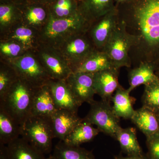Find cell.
<instances>
[{
    "mask_svg": "<svg viewBox=\"0 0 159 159\" xmlns=\"http://www.w3.org/2000/svg\"><path fill=\"white\" fill-rule=\"evenodd\" d=\"M19 77L25 80L35 87L47 84L49 76L34 58L25 56L15 64ZM48 81V80H47Z\"/></svg>",
    "mask_w": 159,
    "mask_h": 159,
    "instance_id": "7",
    "label": "cell"
},
{
    "mask_svg": "<svg viewBox=\"0 0 159 159\" xmlns=\"http://www.w3.org/2000/svg\"><path fill=\"white\" fill-rule=\"evenodd\" d=\"M21 134V126L0 107V144L7 145L19 138Z\"/></svg>",
    "mask_w": 159,
    "mask_h": 159,
    "instance_id": "15",
    "label": "cell"
},
{
    "mask_svg": "<svg viewBox=\"0 0 159 159\" xmlns=\"http://www.w3.org/2000/svg\"><path fill=\"white\" fill-rule=\"evenodd\" d=\"M14 13V9L9 5H2L0 6V22L5 25L11 21Z\"/></svg>",
    "mask_w": 159,
    "mask_h": 159,
    "instance_id": "31",
    "label": "cell"
},
{
    "mask_svg": "<svg viewBox=\"0 0 159 159\" xmlns=\"http://www.w3.org/2000/svg\"><path fill=\"white\" fill-rule=\"evenodd\" d=\"M80 21L79 18L76 16L63 18L52 19L46 29V33L50 37H56L77 28L80 24Z\"/></svg>",
    "mask_w": 159,
    "mask_h": 159,
    "instance_id": "22",
    "label": "cell"
},
{
    "mask_svg": "<svg viewBox=\"0 0 159 159\" xmlns=\"http://www.w3.org/2000/svg\"><path fill=\"white\" fill-rule=\"evenodd\" d=\"M9 159H46L44 154L22 138H17L6 145Z\"/></svg>",
    "mask_w": 159,
    "mask_h": 159,
    "instance_id": "14",
    "label": "cell"
},
{
    "mask_svg": "<svg viewBox=\"0 0 159 159\" xmlns=\"http://www.w3.org/2000/svg\"><path fill=\"white\" fill-rule=\"evenodd\" d=\"M54 138L64 141L83 119L77 113L64 109H58L51 117Z\"/></svg>",
    "mask_w": 159,
    "mask_h": 159,
    "instance_id": "9",
    "label": "cell"
},
{
    "mask_svg": "<svg viewBox=\"0 0 159 159\" xmlns=\"http://www.w3.org/2000/svg\"><path fill=\"white\" fill-rule=\"evenodd\" d=\"M52 155L57 159H95L91 152L80 146L67 145L61 141L55 145Z\"/></svg>",
    "mask_w": 159,
    "mask_h": 159,
    "instance_id": "20",
    "label": "cell"
},
{
    "mask_svg": "<svg viewBox=\"0 0 159 159\" xmlns=\"http://www.w3.org/2000/svg\"><path fill=\"white\" fill-rule=\"evenodd\" d=\"M71 0H58L54 7V11L57 16L65 17L68 16L72 10Z\"/></svg>",
    "mask_w": 159,
    "mask_h": 159,
    "instance_id": "28",
    "label": "cell"
},
{
    "mask_svg": "<svg viewBox=\"0 0 159 159\" xmlns=\"http://www.w3.org/2000/svg\"><path fill=\"white\" fill-rule=\"evenodd\" d=\"M113 67L108 55L105 53H100L89 57L73 72L94 74Z\"/></svg>",
    "mask_w": 159,
    "mask_h": 159,
    "instance_id": "21",
    "label": "cell"
},
{
    "mask_svg": "<svg viewBox=\"0 0 159 159\" xmlns=\"http://www.w3.org/2000/svg\"><path fill=\"white\" fill-rule=\"evenodd\" d=\"M157 77V76L155 73L154 67L152 64L148 63H142L129 73V90L131 92L139 85H146Z\"/></svg>",
    "mask_w": 159,
    "mask_h": 159,
    "instance_id": "18",
    "label": "cell"
},
{
    "mask_svg": "<svg viewBox=\"0 0 159 159\" xmlns=\"http://www.w3.org/2000/svg\"><path fill=\"white\" fill-rule=\"evenodd\" d=\"M0 48L3 54L11 56H16L21 50L20 47L17 44H1Z\"/></svg>",
    "mask_w": 159,
    "mask_h": 159,
    "instance_id": "32",
    "label": "cell"
},
{
    "mask_svg": "<svg viewBox=\"0 0 159 159\" xmlns=\"http://www.w3.org/2000/svg\"><path fill=\"white\" fill-rule=\"evenodd\" d=\"M130 93L128 89H125L119 85L112 98L113 109L120 119H130L135 111L133 107L135 99L131 97Z\"/></svg>",
    "mask_w": 159,
    "mask_h": 159,
    "instance_id": "13",
    "label": "cell"
},
{
    "mask_svg": "<svg viewBox=\"0 0 159 159\" xmlns=\"http://www.w3.org/2000/svg\"><path fill=\"white\" fill-rule=\"evenodd\" d=\"M130 120L146 139L159 133V121L156 114L148 108L142 106L135 110Z\"/></svg>",
    "mask_w": 159,
    "mask_h": 159,
    "instance_id": "12",
    "label": "cell"
},
{
    "mask_svg": "<svg viewBox=\"0 0 159 159\" xmlns=\"http://www.w3.org/2000/svg\"><path fill=\"white\" fill-rule=\"evenodd\" d=\"M122 25H117L104 46L105 53L110 58L114 66L118 69L130 66L128 52L134 42V38L127 33Z\"/></svg>",
    "mask_w": 159,
    "mask_h": 159,
    "instance_id": "5",
    "label": "cell"
},
{
    "mask_svg": "<svg viewBox=\"0 0 159 159\" xmlns=\"http://www.w3.org/2000/svg\"><path fill=\"white\" fill-rule=\"evenodd\" d=\"M84 7L94 16H102L114 10L113 0H84Z\"/></svg>",
    "mask_w": 159,
    "mask_h": 159,
    "instance_id": "25",
    "label": "cell"
},
{
    "mask_svg": "<svg viewBox=\"0 0 159 159\" xmlns=\"http://www.w3.org/2000/svg\"><path fill=\"white\" fill-rule=\"evenodd\" d=\"M32 37V31L30 29L21 27L16 29L12 38L18 40L24 44L29 45L31 43Z\"/></svg>",
    "mask_w": 159,
    "mask_h": 159,
    "instance_id": "30",
    "label": "cell"
},
{
    "mask_svg": "<svg viewBox=\"0 0 159 159\" xmlns=\"http://www.w3.org/2000/svg\"><path fill=\"white\" fill-rule=\"evenodd\" d=\"M116 26V12L114 10L105 15L94 29V39L97 44L105 46Z\"/></svg>",
    "mask_w": 159,
    "mask_h": 159,
    "instance_id": "19",
    "label": "cell"
},
{
    "mask_svg": "<svg viewBox=\"0 0 159 159\" xmlns=\"http://www.w3.org/2000/svg\"><path fill=\"white\" fill-rule=\"evenodd\" d=\"M135 14L145 40L150 46L159 47V0H142Z\"/></svg>",
    "mask_w": 159,
    "mask_h": 159,
    "instance_id": "3",
    "label": "cell"
},
{
    "mask_svg": "<svg viewBox=\"0 0 159 159\" xmlns=\"http://www.w3.org/2000/svg\"><path fill=\"white\" fill-rule=\"evenodd\" d=\"M93 125L83 119L63 142L67 145L76 146L91 142L100 132Z\"/></svg>",
    "mask_w": 159,
    "mask_h": 159,
    "instance_id": "16",
    "label": "cell"
},
{
    "mask_svg": "<svg viewBox=\"0 0 159 159\" xmlns=\"http://www.w3.org/2000/svg\"><path fill=\"white\" fill-rule=\"evenodd\" d=\"M110 101H95L91 103L90 108L84 120L97 126L100 132L116 139L117 134L122 128L120 118L114 112Z\"/></svg>",
    "mask_w": 159,
    "mask_h": 159,
    "instance_id": "4",
    "label": "cell"
},
{
    "mask_svg": "<svg viewBox=\"0 0 159 159\" xmlns=\"http://www.w3.org/2000/svg\"><path fill=\"white\" fill-rule=\"evenodd\" d=\"M46 159H57L55 157H54V156L51 155V156L47 158Z\"/></svg>",
    "mask_w": 159,
    "mask_h": 159,
    "instance_id": "36",
    "label": "cell"
},
{
    "mask_svg": "<svg viewBox=\"0 0 159 159\" xmlns=\"http://www.w3.org/2000/svg\"><path fill=\"white\" fill-rule=\"evenodd\" d=\"M156 74L157 76V77H158L159 78V70H158V72H157Z\"/></svg>",
    "mask_w": 159,
    "mask_h": 159,
    "instance_id": "37",
    "label": "cell"
},
{
    "mask_svg": "<svg viewBox=\"0 0 159 159\" xmlns=\"http://www.w3.org/2000/svg\"><path fill=\"white\" fill-rule=\"evenodd\" d=\"M43 57L47 67L46 71L51 78L57 80H66L73 73L55 57L48 54H45Z\"/></svg>",
    "mask_w": 159,
    "mask_h": 159,
    "instance_id": "24",
    "label": "cell"
},
{
    "mask_svg": "<svg viewBox=\"0 0 159 159\" xmlns=\"http://www.w3.org/2000/svg\"><path fill=\"white\" fill-rule=\"evenodd\" d=\"M94 74L73 72L66 80L72 93L81 105L84 102L91 104L95 101L94 97L96 93Z\"/></svg>",
    "mask_w": 159,
    "mask_h": 159,
    "instance_id": "6",
    "label": "cell"
},
{
    "mask_svg": "<svg viewBox=\"0 0 159 159\" xmlns=\"http://www.w3.org/2000/svg\"><path fill=\"white\" fill-rule=\"evenodd\" d=\"M0 159H9L6 145L0 144Z\"/></svg>",
    "mask_w": 159,
    "mask_h": 159,
    "instance_id": "33",
    "label": "cell"
},
{
    "mask_svg": "<svg viewBox=\"0 0 159 159\" xmlns=\"http://www.w3.org/2000/svg\"><path fill=\"white\" fill-rule=\"evenodd\" d=\"M46 12L44 9L41 7H33L28 11L27 18L31 24H40L45 19Z\"/></svg>",
    "mask_w": 159,
    "mask_h": 159,
    "instance_id": "27",
    "label": "cell"
},
{
    "mask_svg": "<svg viewBox=\"0 0 159 159\" xmlns=\"http://www.w3.org/2000/svg\"><path fill=\"white\" fill-rule=\"evenodd\" d=\"M57 109H64L77 113L81 104L76 99L66 80L48 82Z\"/></svg>",
    "mask_w": 159,
    "mask_h": 159,
    "instance_id": "8",
    "label": "cell"
},
{
    "mask_svg": "<svg viewBox=\"0 0 159 159\" xmlns=\"http://www.w3.org/2000/svg\"><path fill=\"white\" fill-rule=\"evenodd\" d=\"M146 139L149 159H159V133Z\"/></svg>",
    "mask_w": 159,
    "mask_h": 159,
    "instance_id": "29",
    "label": "cell"
},
{
    "mask_svg": "<svg viewBox=\"0 0 159 159\" xmlns=\"http://www.w3.org/2000/svg\"><path fill=\"white\" fill-rule=\"evenodd\" d=\"M38 87L25 80L19 78L4 98L0 100V107L21 126L31 116L32 103Z\"/></svg>",
    "mask_w": 159,
    "mask_h": 159,
    "instance_id": "1",
    "label": "cell"
},
{
    "mask_svg": "<svg viewBox=\"0 0 159 159\" xmlns=\"http://www.w3.org/2000/svg\"><path fill=\"white\" fill-rule=\"evenodd\" d=\"M142 107L148 109L155 113H159V78L157 77L145 85L142 95Z\"/></svg>",
    "mask_w": 159,
    "mask_h": 159,
    "instance_id": "23",
    "label": "cell"
},
{
    "mask_svg": "<svg viewBox=\"0 0 159 159\" xmlns=\"http://www.w3.org/2000/svg\"><path fill=\"white\" fill-rule=\"evenodd\" d=\"M119 70L113 67L94 73V88L101 99L111 101L113 94L119 85Z\"/></svg>",
    "mask_w": 159,
    "mask_h": 159,
    "instance_id": "10",
    "label": "cell"
},
{
    "mask_svg": "<svg viewBox=\"0 0 159 159\" xmlns=\"http://www.w3.org/2000/svg\"><path fill=\"white\" fill-rule=\"evenodd\" d=\"M116 139L119 142L122 151L127 156L144 155L137 139L135 129L121 128L117 133Z\"/></svg>",
    "mask_w": 159,
    "mask_h": 159,
    "instance_id": "17",
    "label": "cell"
},
{
    "mask_svg": "<svg viewBox=\"0 0 159 159\" xmlns=\"http://www.w3.org/2000/svg\"><path fill=\"white\" fill-rule=\"evenodd\" d=\"M57 110L48 84L38 87L34 94L31 116L51 118Z\"/></svg>",
    "mask_w": 159,
    "mask_h": 159,
    "instance_id": "11",
    "label": "cell"
},
{
    "mask_svg": "<svg viewBox=\"0 0 159 159\" xmlns=\"http://www.w3.org/2000/svg\"><path fill=\"white\" fill-rule=\"evenodd\" d=\"M89 45L84 40L77 39L72 41L67 47V51L71 55L80 56L88 50Z\"/></svg>",
    "mask_w": 159,
    "mask_h": 159,
    "instance_id": "26",
    "label": "cell"
},
{
    "mask_svg": "<svg viewBox=\"0 0 159 159\" xmlns=\"http://www.w3.org/2000/svg\"><path fill=\"white\" fill-rule=\"evenodd\" d=\"M21 136L44 154L51 153L54 139L51 118L30 116L22 125Z\"/></svg>",
    "mask_w": 159,
    "mask_h": 159,
    "instance_id": "2",
    "label": "cell"
},
{
    "mask_svg": "<svg viewBox=\"0 0 159 159\" xmlns=\"http://www.w3.org/2000/svg\"><path fill=\"white\" fill-rule=\"evenodd\" d=\"M118 2H129L130 1V0H116Z\"/></svg>",
    "mask_w": 159,
    "mask_h": 159,
    "instance_id": "35",
    "label": "cell"
},
{
    "mask_svg": "<svg viewBox=\"0 0 159 159\" xmlns=\"http://www.w3.org/2000/svg\"><path fill=\"white\" fill-rule=\"evenodd\" d=\"M157 117L159 121V113L156 114Z\"/></svg>",
    "mask_w": 159,
    "mask_h": 159,
    "instance_id": "38",
    "label": "cell"
},
{
    "mask_svg": "<svg viewBox=\"0 0 159 159\" xmlns=\"http://www.w3.org/2000/svg\"><path fill=\"white\" fill-rule=\"evenodd\" d=\"M116 159H147L144 155L141 156H127L126 157H116Z\"/></svg>",
    "mask_w": 159,
    "mask_h": 159,
    "instance_id": "34",
    "label": "cell"
}]
</instances>
